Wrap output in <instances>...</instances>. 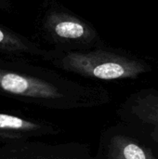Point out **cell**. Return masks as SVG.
I'll use <instances>...</instances> for the list:
<instances>
[{
	"label": "cell",
	"mask_w": 158,
	"mask_h": 159,
	"mask_svg": "<svg viewBox=\"0 0 158 159\" xmlns=\"http://www.w3.org/2000/svg\"><path fill=\"white\" fill-rule=\"evenodd\" d=\"M0 95L52 110L86 109L102 104L105 92L48 70L0 61Z\"/></svg>",
	"instance_id": "1"
},
{
	"label": "cell",
	"mask_w": 158,
	"mask_h": 159,
	"mask_svg": "<svg viewBox=\"0 0 158 159\" xmlns=\"http://www.w3.org/2000/svg\"><path fill=\"white\" fill-rule=\"evenodd\" d=\"M45 58L64 71L101 80L134 78L148 71L140 61L102 49L47 51Z\"/></svg>",
	"instance_id": "2"
},
{
	"label": "cell",
	"mask_w": 158,
	"mask_h": 159,
	"mask_svg": "<svg viewBox=\"0 0 158 159\" xmlns=\"http://www.w3.org/2000/svg\"><path fill=\"white\" fill-rule=\"evenodd\" d=\"M0 159H95L78 143H52L42 140L14 142L0 146Z\"/></svg>",
	"instance_id": "3"
},
{
	"label": "cell",
	"mask_w": 158,
	"mask_h": 159,
	"mask_svg": "<svg viewBox=\"0 0 158 159\" xmlns=\"http://www.w3.org/2000/svg\"><path fill=\"white\" fill-rule=\"evenodd\" d=\"M61 132L52 121L19 113L0 111V143L42 140Z\"/></svg>",
	"instance_id": "4"
},
{
	"label": "cell",
	"mask_w": 158,
	"mask_h": 159,
	"mask_svg": "<svg viewBox=\"0 0 158 159\" xmlns=\"http://www.w3.org/2000/svg\"><path fill=\"white\" fill-rule=\"evenodd\" d=\"M45 32L50 38L63 45L89 46L97 40L95 29L78 17L60 9H51L43 21Z\"/></svg>",
	"instance_id": "5"
},
{
	"label": "cell",
	"mask_w": 158,
	"mask_h": 159,
	"mask_svg": "<svg viewBox=\"0 0 158 159\" xmlns=\"http://www.w3.org/2000/svg\"><path fill=\"white\" fill-rule=\"evenodd\" d=\"M0 51L14 55H30L44 57L47 50L26 37L0 26Z\"/></svg>",
	"instance_id": "6"
},
{
	"label": "cell",
	"mask_w": 158,
	"mask_h": 159,
	"mask_svg": "<svg viewBox=\"0 0 158 159\" xmlns=\"http://www.w3.org/2000/svg\"><path fill=\"white\" fill-rule=\"evenodd\" d=\"M8 1L7 0H0V9L7 8L8 7Z\"/></svg>",
	"instance_id": "7"
}]
</instances>
